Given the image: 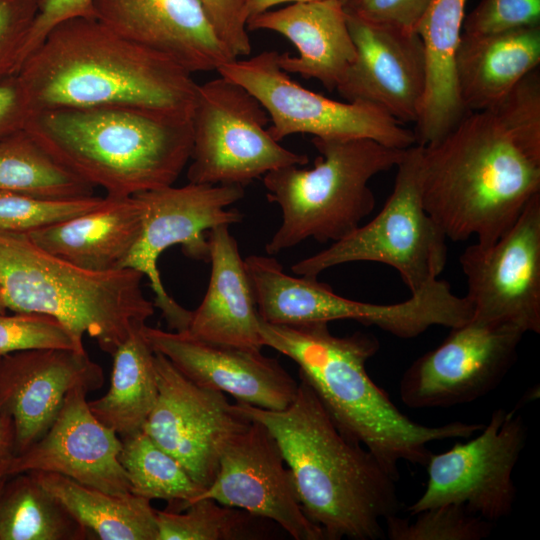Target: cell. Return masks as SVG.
Masks as SVG:
<instances>
[{
  "label": "cell",
  "mask_w": 540,
  "mask_h": 540,
  "mask_svg": "<svg viewBox=\"0 0 540 540\" xmlns=\"http://www.w3.org/2000/svg\"><path fill=\"white\" fill-rule=\"evenodd\" d=\"M421 196L447 240L499 239L540 194V74L422 146Z\"/></svg>",
  "instance_id": "cell-1"
},
{
  "label": "cell",
  "mask_w": 540,
  "mask_h": 540,
  "mask_svg": "<svg viewBox=\"0 0 540 540\" xmlns=\"http://www.w3.org/2000/svg\"><path fill=\"white\" fill-rule=\"evenodd\" d=\"M263 424L291 470L303 512L326 540H378L384 521L399 510V476L334 422L299 376L293 401L283 410L233 404Z\"/></svg>",
  "instance_id": "cell-2"
},
{
  "label": "cell",
  "mask_w": 540,
  "mask_h": 540,
  "mask_svg": "<svg viewBox=\"0 0 540 540\" xmlns=\"http://www.w3.org/2000/svg\"><path fill=\"white\" fill-rule=\"evenodd\" d=\"M34 111L121 107L191 120L198 84L94 17L56 25L17 72Z\"/></svg>",
  "instance_id": "cell-3"
},
{
  "label": "cell",
  "mask_w": 540,
  "mask_h": 540,
  "mask_svg": "<svg viewBox=\"0 0 540 540\" xmlns=\"http://www.w3.org/2000/svg\"><path fill=\"white\" fill-rule=\"evenodd\" d=\"M259 331L264 346L298 365L299 376L310 384L336 425L398 476L401 461L425 466L431 442L466 439L484 426L461 421L427 426L402 413L366 370L380 347L371 333L336 336L328 323L276 325L261 318Z\"/></svg>",
  "instance_id": "cell-4"
},
{
  "label": "cell",
  "mask_w": 540,
  "mask_h": 540,
  "mask_svg": "<svg viewBox=\"0 0 540 540\" xmlns=\"http://www.w3.org/2000/svg\"><path fill=\"white\" fill-rule=\"evenodd\" d=\"M25 130L57 162L110 197L173 185L191 156V120L121 107L34 111Z\"/></svg>",
  "instance_id": "cell-5"
},
{
  "label": "cell",
  "mask_w": 540,
  "mask_h": 540,
  "mask_svg": "<svg viewBox=\"0 0 540 540\" xmlns=\"http://www.w3.org/2000/svg\"><path fill=\"white\" fill-rule=\"evenodd\" d=\"M143 277L130 268L87 271L27 235L0 232V288L7 310L51 316L79 343L87 334L110 355L155 312Z\"/></svg>",
  "instance_id": "cell-6"
},
{
  "label": "cell",
  "mask_w": 540,
  "mask_h": 540,
  "mask_svg": "<svg viewBox=\"0 0 540 540\" xmlns=\"http://www.w3.org/2000/svg\"><path fill=\"white\" fill-rule=\"evenodd\" d=\"M318 151L310 169L286 166L265 174L266 198L277 204L282 222L265 245L276 255L307 239L336 242L374 210L369 181L403 159L406 149L371 139L312 138Z\"/></svg>",
  "instance_id": "cell-7"
},
{
  "label": "cell",
  "mask_w": 540,
  "mask_h": 540,
  "mask_svg": "<svg viewBox=\"0 0 540 540\" xmlns=\"http://www.w3.org/2000/svg\"><path fill=\"white\" fill-rule=\"evenodd\" d=\"M260 318L270 324L300 325L353 320L398 338L410 339L432 326L453 328L471 319L468 299L436 279L395 304L351 300L336 294L317 277L291 276L271 255L244 259Z\"/></svg>",
  "instance_id": "cell-8"
},
{
  "label": "cell",
  "mask_w": 540,
  "mask_h": 540,
  "mask_svg": "<svg viewBox=\"0 0 540 540\" xmlns=\"http://www.w3.org/2000/svg\"><path fill=\"white\" fill-rule=\"evenodd\" d=\"M421 156L422 146L407 148L396 166L393 190L377 215L322 251L293 264L292 272L318 277L338 265L376 262L394 268L410 294L438 279L447 262V238L423 206Z\"/></svg>",
  "instance_id": "cell-9"
},
{
  "label": "cell",
  "mask_w": 540,
  "mask_h": 540,
  "mask_svg": "<svg viewBox=\"0 0 540 540\" xmlns=\"http://www.w3.org/2000/svg\"><path fill=\"white\" fill-rule=\"evenodd\" d=\"M269 121L261 103L240 84L221 75L198 84L188 181L245 186L275 169L306 165V154L273 139Z\"/></svg>",
  "instance_id": "cell-10"
},
{
  "label": "cell",
  "mask_w": 540,
  "mask_h": 540,
  "mask_svg": "<svg viewBox=\"0 0 540 540\" xmlns=\"http://www.w3.org/2000/svg\"><path fill=\"white\" fill-rule=\"evenodd\" d=\"M278 54L263 51L249 59L236 58L217 70L261 103L276 141L310 134L321 139L366 138L398 149L416 145L414 132L377 106L333 100L301 86L280 68Z\"/></svg>",
  "instance_id": "cell-11"
},
{
  "label": "cell",
  "mask_w": 540,
  "mask_h": 540,
  "mask_svg": "<svg viewBox=\"0 0 540 540\" xmlns=\"http://www.w3.org/2000/svg\"><path fill=\"white\" fill-rule=\"evenodd\" d=\"M241 185L190 183L145 191L134 195L142 210V227L122 268L134 269L147 277L157 307L168 326L185 332L192 311L178 304L166 291L158 270V260L168 248L180 245L194 260L209 262V243L205 233L221 226L240 223L243 213L228 208L244 197Z\"/></svg>",
  "instance_id": "cell-12"
},
{
  "label": "cell",
  "mask_w": 540,
  "mask_h": 540,
  "mask_svg": "<svg viewBox=\"0 0 540 540\" xmlns=\"http://www.w3.org/2000/svg\"><path fill=\"white\" fill-rule=\"evenodd\" d=\"M526 439L519 408L494 410L477 436L430 454L425 490L408 513L413 516L428 508L458 504L492 523L509 516L517 497L513 472Z\"/></svg>",
  "instance_id": "cell-13"
},
{
  "label": "cell",
  "mask_w": 540,
  "mask_h": 540,
  "mask_svg": "<svg viewBox=\"0 0 540 540\" xmlns=\"http://www.w3.org/2000/svg\"><path fill=\"white\" fill-rule=\"evenodd\" d=\"M524 334L513 325L476 317L450 328L442 343L405 370L401 401L414 409L449 408L484 397L512 368Z\"/></svg>",
  "instance_id": "cell-14"
},
{
  "label": "cell",
  "mask_w": 540,
  "mask_h": 540,
  "mask_svg": "<svg viewBox=\"0 0 540 540\" xmlns=\"http://www.w3.org/2000/svg\"><path fill=\"white\" fill-rule=\"evenodd\" d=\"M459 262L473 317L540 333V194L498 240L468 246Z\"/></svg>",
  "instance_id": "cell-15"
},
{
  "label": "cell",
  "mask_w": 540,
  "mask_h": 540,
  "mask_svg": "<svg viewBox=\"0 0 540 540\" xmlns=\"http://www.w3.org/2000/svg\"><path fill=\"white\" fill-rule=\"evenodd\" d=\"M158 395L143 427L202 488L214 480L222 450L250 419L237 412L225 394L203 388L154 352Z\"/></svg>",
  "instance_id": "cell-16"
},
{
  "label": "cell",
  "mask_w": 540,
  "mask_h": 540,
  "mask_svg": "<svg viewBox=\"0 0 540 540\" xmlns=\"http://www.w3.org/2000/svg\"><path fill=\"white\" fill-rule=\"evenodd\" d=\"M200 498L271 520L295 540H324L321 529L303 512L276 439L258 421L250 420L229 439L213 482L194 500Z\"/></svg>",
  "instance_id": "cell-17"
},
{
  "label": "cell",
  "mask_w": 540,
  "mask_h": 540,
  "mask_svg": "<svg viewBox=\"0 0 540 540\" xmlns=\"http://www.w3.org/2000/svg\"><path fill=\"white\" fill-rule=\"evenodd\" d=\"M104 384L102 367L86 350L30 349L0 356V413L12 419L16 455L40 439L68 393Z\"/></svg>",
  "instance_id": "cell-18"
},
{
  "label": "cell",
  "mask_w": 540,
  "mask_h": 540,
  "mask_svg": "<svg viewBox=\"0 0 540 540\" xmlns=\"http://www.w3.org/2000/svg\"><path fill=\"white\" fill-rule=\"evenodd\" d=\"M346 15L356 58L336 90L346 101L369 103L401 123H416L426 81L419 35Z\"/></svg>",
  "instance_id": "cell-19"
},
{
  "label": "cell",
  "mask_w": 540,
  "mask_h": 540,
  "mask_svg": "<svg viewBox=\"0 0 540 540\" xmlns=\"http://www.w3.org/2000/svg\"><path fill=\"white\" fill-rule=\"evenodd\" d=\"M141 334L155 353L165 356L196 385L232 395L237 402L283 410L298 382L280 362L261 353L197 340L184 332L143 325Z\"/></svg>",
  "instance_id": "cell-20"
},
{
  "label": "cell",
  "mask_w": 540,
  "mask_h": 540,
  "mask_svg": "<svg viewBox=\"0 0 540 540\" xmlns=\"http://www.w3.org/2000/svg\"><path fill=\"white\" fill-rule=\"evenodd\" d=\"M88 393L82 387L68 393L47 432L14 457L8 477L53 472L110 494L130 493L118 458L122 440L91 412Z\"/></svg>",
  "instance_id": "cell-21"
},
{
  "label": "cell",
  "mask_w": 540,
  "mask_h": 540,
  "mask_svg": "<svg viewBox=\"0 0 540 540\" xmlns=\"http://www.w3.org/2000/svg\"><path fill=\"white\" fill-rule=\"evenodd\" d=\"M93 17L191 74L236 59L201 0H93Z\"/></svg>",
  "instance_id": "cell-22"
},
{
  "label": "cell",
  "mask_w": 540,
  "mask_h": 540,
  "mask_svg": "<svg viewBox=\"0 0 540 540\" xmlns=\"http://www.w3.org/2000/svg\"><path fill=\"white\" fill-rule=\"evenodd\" d=\"M249 30H270L287 38L298 56L278 54L286 73L316 79L334 90L356 58L347 15L339 0L292 3L268 10L247 20Z\"/></svg>",
  "instance_id": "cell-23"
},
{
  "label": "cell",
  "mask_w": 540,
  "mask_h": 540,
  "mask_svg": "<svg viewBox=\"0 0 540 540\" xmlns=\"http://www.w3.org/2000/svg\"><path fill=\"white\" fill-rule=\"evenodd\" d=\"M207 237L209 284L184 333L208 343L260 351V316L238 243L228 225L209 230Z\"/></svg>",
  "instance_id": "cell-24"
},
{
  "label": "cell",
  "mask_w": 540,
  "mask_h": 540,
  "mask_svg": "<svg viewBox=\"0 0 540 540\" xmlns=\"http://www.w3.org/2000/svg\"><path fill=\"white\" fill-rule=\"evenodd\" d=\"M468 0H430L418 26L425 60V92L415 123L416 144L429 145L447 134L468 112L456 78V54Z\"/></svg>",
  "instance_id": "cell-25"
},
{
  "label": "cell",
  "mask_w": 540,
  "mask_h": 540,
  "mask_svg": "<svg viewBox=\"0 0 540 540\" xmlns=\"http://www.w3.org/2000/svg\"><path fill=\"white\" fill-rule=\"evenodd\" d=\"M141 227L142 210L135 196H105L99 207L27 236L74 266L107 272L122 268Z\"/></svg>",
  "instance_id": "cell-26"
},
{
  "label": "cell",
  "mask_w": 540,
  "mask_h": 540,
  "mask_svg": "<svg viewBox=\"0 0 540 540\" xmlns=\"http://www.w3.org/2000/svg\"><path fill=\"white\" fill-rule=\"evenodd\" d=\"M540 63V25L467 35L462 33L455 68L467 112L489 108Z\"/></svg>",
  "instance_id": "cell-27"
},
{
  "label": "cell",
  "mask_w": 540,
  "mask_h": 540,
  "mask_svg": "<svg viewBox=\"0 0 540 540\" xmlns=\"http://www.w3.org/2000/svg\"><path fill=\"white\" fill-rule=\"evenodd\" d=\"M73 517L101 540H157L156 509L151 500L114 495L53 472H29Z\"/></svg>",
  "instance_id": "cell-28"
},
{
  "label": "cell",
  "mask_w": 540,
  "mask_h": 540,
  "mask_svg": "<svg viewBox=\"0 0 540 540\" xmlns=\"http://www.w3.org/2000/svg\"><path fill=\"white\" fill-rule=\"evenodd\" d=\"M140 329L132 333L112 355L107 393L88 401L95 417L120 438L143 430L158 395L154 352Z\"/></svg>",
  "instance_id": "cell-29"
},
{
  "label": "cell",
  "mask_w": 540,
  "mask_h": 540,
  "mask_svg": "<svg viewBox=\"0 0 540 540\" xmlns=\"http://www.w3.org/2000/svg\"><path fill=\"white\" fill-rule=\"evenodd\" d=\"M5 481L0 495V540H84L89 532L32 473Z\"/></svg>",
  "instance_id": "cell-30"
},
{
  "label": "cell",
  "mask_w": 540,
  "mask_h": 540,
  "mask_svg": "<svg viewBox=\"0 0 540 540\" xmlns=\"http://www.w3.org/2000/svg\"><path fill=\"white\" fill-rule=\"evenodd\" d=\"M94 189L57 162L26 130L0 141V190L75 198L94 195Z\"/></svg>",
  "instance_id": "cell-31"
},
{
  "label": "cell",
  "mask_w": 540,
  "mask_h": 540,
  "mask_svg": "<svg viewBox=\"0 0 540 540\" xmlns=\"http://www.w3.org/2000/svg\"><path fill=\"white\" fill-rule=\"evenodd\" d=\"M119 461L130 493L149 500H165V510L183 511L204 490L183 466L143 430L121 438Z\"/></svg>",
  "instance_id": "cell-32"
},
{
  "label": "cell",
  "mask_w": 540,
  "mask_h": 540,
  "mask_svg": "<svg viewBox=\"0 0 540 540\" xmlns=\"http://www.w3.org/2000/svg\"><path fill=\"white\" fill-rule=\"evenodd\" d=\"M157 540H265L275 535L271 520L211 498L183 511L156 510Z\"/></svg>",
  "instance_id": "cell-33"
},
{
  "label": "cell",
  "mask_w": 540,
  "mask_h": 540,
  "mask_svg": "<svg viewBox=\"0 0 540 540\" xmlns=\"http://www.w3.org/2000/svg\"><path fill=\"white\" fill-rule=\"evenodd\" d=\"M105 197L53 198L0 190V232L29 235L87 213Z\"/></svg>",
  "instance_id": "cell-34"
},
{
  "label": "cell",
  "mask_w": 540,
  "mask_h": 540,
  "mask_svg": "<svg viewBox=\"0 0 540 540\" xmlns=\"http://www.w3.org/2000/svg\"><path fill=\"white\" fill-rule=\"evenodd\" d=\"M415 520L385 519V536L390 540H482L492 532L493 523L458 504L428 508L413 515Z\"/></svg>",
  "instance_id": "cell-35"
},
{
  "label": "cell",
  "mask_w": 540,
  "mask_h": 540,
  "mask_svg": "<svg viewBox=\"0 0 540 540\" xmlns=\"http://www.w3.org/2000/svg\"><path fill=\"white\" fill-rule=\"evenodd\" d=\"M65 348L85 350L57 319L37 313H0V356L14 352Z\"/></svg>",
  "instance_id": "cell-36"
},
{
  "label": "cell",
  "mask_w": 540,
  "mask_h": 540,
  "mask_svg": "<svg viewBox=\"0 0 540 540\" xmlns=\"http://www.w3.org/2000/svg\"><path fill=\"white\" fill-rule=\"evenodd\" d=\"M540 25V0H480L465 16L463 33L481 35Z\"/></svg>",
  "instance_id": "cell-37"
},
{
  "label": "cell",
  "mask_w": 540,
  "mask_h": 540,
  "mask_svg": "<svg viewBox=\"0 0 540 540\" xmlns=\"http://www.w3.org/2000/svg\"><path fill=\"white\" fill-rule=\"evenodd\" d=\"M38 7L37 0H0V80L18 72Z\"/></svg>",
  "instance_id": "cell-38"
},
{
  "label": "cell",
  "mask_w": 540,
  "mask_h": 540,
  "mask_svg": "<svg viewBox=\"0 0 540 540\" xmlns=\"http://www.w3.org/2000/svg\"><path fill=\"white\" fill-rule=\"evenodd\" d=\"M430 0H346V14L367 22L416 32Z\"/></svg>",
  "instance_id": "cell-39"
},
{
  "label": "cell",
  "mask_w": 540,
  "mask_h": 540,
  "mask_svg": "<svg viewBox=\"0 0 540 540\" xmlns=\"http://www.w3.org/2000/svg\"><path fill=\"white\" fill-rule=\"evenodd\" d=\"M217 33L236 58L251 52L245 0H201Z\"/></svg>",
  "instance_id": "cell-40"
},
{
  "label": "cell",
  "mask_w": 540,
  "mask_h": 540,
  "mask_svg": "<svg viewBox=\"0 0 540 540\" xmlns=\"http://www.w3.org/2000/svg\"><path fill=\"white\" fill-rule=\"evenodd\" d=\"M76 17H93V0H40L38 13L24 46L20 65L50 30L61 22Z\"/></svg>",
  "instance_id": "cell-41"
},
{
  "label": "cell",
  "mask_w": 540,
  "mask_h": 540,
  "mask_svg": "<svg viewBox=\"0 0 540 540\" xmlns=\"http://www.w3.org/2000/svg\"><path fill=\"white\" fill-rule=\"evenodd\" d=\"M33 112L27 90L17 73L0 80V141L25 130Z\"/></svg>",
  "instance_id": "cell-42"
},
{
  "label": "cell",
  "mask_w": 540,
  "mask_h": 540,
  "mask_svg": "<svg viewBox=\"0 0 540 540\" xmlns=\"http://www.w3.org/2000/svg\"><path fill=\"white\" fill-rule=\"evenodd\" d=\"M15 456L13 421L0 413V481L8 478V471Z\"/></svg>",
  "instance_id": "cell-43"
},
{
  "label": "cell",
  "mask_w": 540,
  "mask_h": 540,
  "mask_svg": "<svg viewBox=\"0 0 540 540\" xmlns=\"http://www.w3.org/2000/svg\"><path fill=\"white\" fill-rule=\"evenodd\" d=\"M307 1H314V0H245L244 11H245L246 19L248 20L282 3H296V2H307Z\"/></svg>",
  "instance_id": "cell-44"
},
{
  "label": "cell",
  "mask_w": 540,
  "mask_h": 540,
  "mask_svg": "<svg viewBox=\"0 0 540 540\" xmlns=\"http://www.w3.org/2000/svg\"><path fill=\"white\" fill-rule=\"evenodd\" d=\"M6 310H7V308H6V305H5L3 293H2V290L0 288V313H5Z\"/></svg>",
  "instance_id": "cell-45"
},
{
  "label": "cell",
  "mask_w": 540,
  "mask_h": 540,
  "mask_svg": "<svg viewBox=\"0 0 540 540\" xmlns=\"http://www.w3.org/2000/svg\"><path fill=\"white\" fill-rule=\"evenodd\" d=\"M6 479H3V480L0 481V495H1V492H2V489H3V486L5 484Z\"/></svg>",
  "instance_id": "cell-46"
},
{
  "label": "cell",
  "mask_w": 540,
  "mask_h": 540,
  "mask_svg": "<svg viewBox=\"0 0 540 540\" xmlns=\"http://www.w3.org/2000/svg\"><path fill=\"white\" fill-rule=\"evenodd\" d=\"M342 4L346 1V0H339Z\"/></svg>",
  "instance_id": "cell-47"
},
{
  "label": "cell",
  "mask_w": 540,
  "mask_h": 540,
  "mask_svg": "<svg viewBox=\"0 0 540 540\" xmlns=\"http://www.w3.org/2000/svg\"><path fill=\"white\" fill-rule=\"evenodd\" d=\"M37 1L39 2L40 0H37Z\"/></svg>",
  "instance_id": "cell-48"
}]
</instances>
